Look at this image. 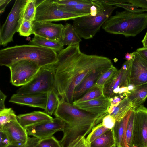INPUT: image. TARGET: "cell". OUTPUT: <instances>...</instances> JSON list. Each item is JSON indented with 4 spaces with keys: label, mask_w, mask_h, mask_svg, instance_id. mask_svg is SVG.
<instances>
[{
    "label": "cell",
    "mask_w": 147,
    "mask_h": 147,
    "mask_svg": "<svg viewBox=\"0 0 147 147\" xmlns=\"http://www.w3.org/2000/svg\"><path fill=\"white\" fill-rule=\"evenodd\" d=\"M57 58V61L51 64L55 88L60 100L72 104L75 89L86 77L95 70L113 65L107 57L82 52L79 44L63 49L59 52Z\"/></svg>",
    "instance_id": "1"
},
{
    "label": "cell",
    "mask_w": 147,
    "mask_h": 147,
    "mask_svg": "<svg viewBox=\"0 0 147 147\" xmlns=\"http://www.w3.org/2000/svg\"><path fill=\"white\" fill-rule=\"evenodd\" d=\"M54 114L65 123L63 136L60 141L62 147H69L79 136L85 137L105 116L82 110L62 100Z\"/></svg>",
    "instance_id": "2"
},
{
    "label": "cell",
    "mask_w": 147,
    "mask_h": 147,
    "mask_svg": "<svg viewBox=\"0 0 147 147\" xmlns=\"http://www.w3.org/2000/svg\"><path fill=\"white\" fill-rule=\"evenodd\" d=\"M57 54L55 51L47 48L30 45H16L0 50V65L8 67L25 59L35 61L41 67L56 63Z\"/></svg>",
    "instance_id": "3"
},
{
    "label": "cell",
    "mask_w": 147,
    "mask_h": 147,
    "mask_svg": "<svg viewBox=\"0 0 147 147\" xmlns=\"http://www.w3.org/2000/svg\"><path fill=\"white\" fill-rule=\"evenodd\" d=\"M106 32L135 37L147 28V13H136L125 10L116 12L102 26Z\"/></svg>",
    "instance_id": "4"
},
{
    "label": "cell",
    "mask_w": 147,
    "mask_h": 147,
    "mask_svg": "<svg viewBox=\"0 0 147 147\" xmlns=\"http://www.w3.org/2000/svg\"><path fill=\"white\" fill-rule=\"evenodd\" d=\"M98 8L96 16H84L73 20V26L80 38H92L100 30L105 22L111 16L117 7L108 4L103 0H95Z\"/></svg>",
    "instance_id": "5"
},
{
    "label": "cell",
    "mask_w": 147,
    "mask_h": 147,
    "mask_svg": "<svg viewBox=\"0 0 147 147\" xmlns=\"http://www.w3.org/2000/svg\"><path fill=\"white\" fill-rule=\"evenodd\" d=\"M55 88V73L51 64L40 68L33 78L21 86L16 94H19L47 93Z\"/></svg>",
    "instance_id": "6"
},
{
    "label": "cell",
    "mask_w": 147,
    "mask_h": 147,
    "mask_svg": "<svg viewBox=\"0 0 147 147\" xmlns=\"http://www.w3.org/2000/svg\"><path fill=\"white\" fill-rule=\"evenodd\" d=\"M28 0H16L0 29V43L3 46L13 41L15 33L18 32L23 20L24 9Z\"/></svg>",
    "instance_id": "7"
},
{
    "label": "cell",
    "mask_w": 147,
    "mask_h": 147,
    "mask_svg": "<svg viewBox=\"0 0 147 147\" xmlns=\"http://www.w3.org/2000/svg\"><path fill=\"white\" fill-rule=\"evenodd\" d=\"M36 12L35 21L52 22L69 20L84 16L60 9L54 0H35Z\"/></svg>",
    "instance_id": "8"
},
{
    "label": "cell",
    "mask_w": 147,
    "mask_h": 147,
    "mask_svg": "<svg viewBox=\"0 0 147 147\" xmlns=\"http://www.w3.org/2000/svg\"><path fill=\"white\" fill-rule=\"evenodd\" d=\"M10 71V82L16 86H22L29 82L41 67L35 61L21 60L8 67Z\"/></svg>",
    "instance_id": "9"
},
{
    "label": "cell",
    "mask_w": 147,
    "mask_h": 147,
    "mask_svg": "<svg viewBox=\"0 0 147 147\" xmlns=\"http://www.w3.org/2000/svg\"><path fill=\"white\" fill-rule=\"evenodd\" d=\"M147 147V108L143 105L136 109L132 146Z\"/></svg>",
    "instance_id": "10"
},
{
    "label": "cell",
    "mask_w": 147,
    "mask_h": 147,
    "mask_svg": "<svg viewBox=\"0 0 147 147\" xmlns=\"http://www.w3.org/2000/svg\"><path fill=\"white\" fill-rule=\"evenodd\" d=\"M132 60L126 61L123 64L121 68L115 73L103 88L105 97L109 98L115 96L113 91L118 88L128 87Z\"/></svg>",
    "instance_id": "11"
},
{
    "label": "cell",
    "mask_w": 147,
    "mask_h": 147,
    "mask_svg": "<svg viewBox=\"0 0 147 147\" xmlns=\"http://www.w3.org/2000/svg\"><path fill=\"white\" fill-rule=\"evenodd\" d=\"M65 123L58 118H53L51 121L45 122L28 127V135L32 136L40 140L53 136L57 132L63 131Z\"/></svg>",
    "instance_id": "12"
},
{
    "label": "cell",
    "mask_w": 147,
    "mask_h": 147,
    "mask_svg": "<svg viewBox=\"0 0 147 147\" xmlns=\"http://www.w3.org/2000/svg\"><path fill=\"white\" fill-rule=\"evenodd\" d=\"M134 53L129 85L136 86L147 84V60L136 51Z\"/></svg>",
    "instance_id": "13"
},
{
    "label": "cell",
    "mask_w": 147,
    "mask_h": 147,
    "mask_svg": "<svg viewBox=\"0 0 147 147\" xmlns=\"http://www.w3.org/2000/svg\"><path fill=\"white\" fill-rule=\"evenodd\" d=\"M64 25L51 22H33L32 34L45 38L60 41Z\"/></svg>",
    "instance_id": "14"
},
{
    "label": "cell",
    "mask_w": 147,
    "mask_h": 147,
    "mask_svg": "<svg viewBox=\"0 0 147 147\" xmlns=\"http://www.w3.org/2000/svg\"><path fill=\"white\" fill-rule=\"evenodd\" d=\"M1 129H3L7 135L10 145L21 146L27 143L29 136L27 130L17 120L7 123Z\"/></svg>",
    "instance_id": "15"
},
{
    "label": "cell",
    "mask_w": 147,
    "mask_h": 147,
    "mask_svg": "<svg viewBox=\"0 0 147 147\" xmlns=\"http://www.w3.org/2000/svg\"><path fill=\"white\" fill-rule=\"evenodd\" d=\"M72 104L82 110L102 116H105L108 114V110L111 105L109 98L105 96Z\"/></svg>",
    "instance_id": "16"
},
{
    "label": "cell",
    "mask_w": 147,
    "mask_h": 147,
    "mask_svg": "<svg viewBox=\"0 0 147 147\" xmlns=\"http://www.w3.org/2000/svg\"><path fill=\"white\" fill-rule=\"evenodd\" d=\"M47 93L27 94H14L12 96L9 101L45 110L46 105Z\"/></svg>",
    "instance_id": "17"
},
{
    "label": "cell",
    "mask_w": 147,
    "mask_h": 147,
    "mask_svg": "<svg viewBox=\"0 0 147 147\" xmlns=\"http://www.w3.org/2000/svg\"><path fill=\"white\" fill-rule=\"evenodd\" d=\"M53 118L44 112L34 111L17 116L20 124L25 129L28 127L53 120Z\"/></svg>",
    "instance_id": "18"
},
{
    "label": "cell",
    "mask_w": 147,
    "mask_h": 147,
    "mask_svg": "<svg viewBox=\"0 0 147 147\" xmlns=\"http://www.w3.org/2000/svg\"><path fill=\"white\" fill-rule=\"evenodd\" d=\"M109 68H103L96 70L86 77L75 90L74 101L80 98L93 86L102 74Z\"/></svg>",
    "instance_id": "19"
},
{
    "label": "cell",
    "mask_w": 147,
    "mask_h": 147,
    "mask_svg": "<svg viewBox=\"0 0 147 147\" xmlns=\"http://www.w3.org/2000/svg\"><path fill=\"white\" fill-rule=\"evenodd\" d=\"M127 96L132 108L136 109L143 103L147 98V83L135 86Z\"/></svg>",
    "instance_id": "20"
},
{
    "label": "cell",
    "mask_w": 147,
    "mask_h": 147,
    "mask_svg": "<svg viewBox=\"0 0 147 147\" xmlns=\"http://www.w3.org/2000/svg\"><path fill=\"white\" fill-rule=\"evenodd\" d=\"M81 40L73 25L69 23H66L64 26L60 42L63 45L69 46L79 44Z\"/></svg>",
    "instance_id": "21"
},
{
    "label": "cell",
    "mask_w": 147,
    "mask_h": 147,
    "mask_svg": "<svg viewBox=\"0 0 147 147\" xmlns=\"http://www.w3.org/2000/svg\"><path fill=\"white\" fill-rule=\"evenodd\" d=\"M134 109L131 108L121 119L116 121L113 128L117 147H122L126 126Z\"/></svg>",
    "instance_id": "22"
},
{
    "label": "cell",
    "mask_w": 147,
    "mask_h": 147,
    "mask_svg": "<svg viewBox=\"0 0 147 147\" xmlns=\"http://www.w3.org/2000/svg\"><path fill=\"white\" fill-rule=\"evenodd\" d=\"M29 45L47 48L59 52L63 49L64 45L59 41L54 40L37 35L29 43Z\"/></svg>",
    "instance_id": "23"
},
{
    "label": "cell",
    "mask_w": 147,
    "mask_h": 147,
    "mask_svg": "<svg viewBox=\"0 0 147 147\" xmlns=\"http://www.w3.org/2000/svg\"><path fill=\"white\" fill-rule=\"evenodd\" d=\"M89 147H115L116 142L113 129H109L89 145Z\"/></svg>",
    "instance_id": "24"
},
{
    "label": "cell",
    "mask_w": 147,
    "mask_h": 147,
    "mask_svg": "<svg viewBox=\"0 0 147 147\" xmlns=\"http://www.w3.org/2000/svg\"><path fill=\"white\" fill-rule=\"evenodd\" d=\"M93 4L92 0H86L85 2L72 6L58 5L59 8L62 10L85 16L90 14V7Z\"/></svg>",
    "instance_id": "25"
},
{
    "label": "cell",
    "mask_w": 147,
    "mask_h": 147,
    "mask_svg": "<svg viewBox=\"0 0 147 147\" xmlns=\"http://www.w3.org/2000/svg\"><path fill=\"white\" fill-rule=\"evenodd\" d=\"M59 96L55 88L48 92L46 105L44 112L50 116L54 113L60 100Z\"/></svg>",
    "instance_id": "26"
},
{
    "label": "cell",
    "mask_w": 147,
    "mask_h": 147,
    "mask_svg": "<svg viewBox=\"0 0 147 147\" xmlns=\"http://www.w3.org/2000/svg\"><path fill=\"white\" fill-rule=\"evenodd\" d=\"M132 108L131 103L127 96L124 98L117 106L112 113L110 115L113 116L116 121L121 119Z\"/></svg>",
    "instance_id": "27"
},
{
    "label": "cell",
    "mask_w": 147,
    "mask_h": 147,
    "mask_svg": "<svg viewBox=\"0 0 147 147\" xmlns=\"http://www.w3.org/2000/svg\"><path fill=\"white\" fill-rule=\"evenodd\" d=\"M103 96H105L103 93V88L93 86L82 96L74 101L72 103L86 102Z\"/></svg>",
    "instance_id": "28"
},
{
    "label": "cell",
    "mask_w": 147,
    "mask_h": 147,
    "mask_svg": "<svg viewBox=\"0 0 147 147\" xmlns=\"http://www.w3.org/2000/svg\"><path fill=\"white\" fill-rule=\"evenodd\" d=\"M105 3L117 7H121L127 11L136 13H142L145 11L142 9H138L136 6L127 3V0H103Z\"/></svg>",
    "instance_id": "29"
},
{
    "label": "cell",
    "mask_w": 147,
    "mask_h": 147,
    "mask_svg": "<svg viewBox=\"0 0 147 147\" xmlns=\"http://www.w3.org/2000/svg\"><path fill=\"white\" fill-rule=\"evenodd\" d=\"M17 120V116L11 108H5L0 111V129L7 123Z\"/></svg>",
    "instance_id": "30"
},
{
    "label": "cell",
    "mask_w": 147,
    "mask_h": 147,
    "mask_svg": "<svg viewBox=\"0 0 147 147\" xmlns=\"http://www.w3.org/2000/svg\"><path fill=\"white\" fill-rule=\"evenodd\" d=\"M108 129L102 125L101 122L100 123L92 128L86 138L87 143L89 145Z\"/></svg>",
    "instance_id": "31"
},
{
    "label": "cell",
    "mask_w": 147,
    "mask_h": 147,
    "mask_svg": "<svg viewBox=\"0 0 147 147\" xmlns=\"http://www.w3.org/2000/svg\"><path fill=\"white\" fill-rule=\"evenodd\" d=\"M36 12L35 0H28L24 10L23 20L34 21Z\"/></svg>",
    "instance_id": "32"
},
{
    "label": "cell",
    "mask_w": 147,
    "mask_h": 147,
    "mask_svg": "<svg viewBox=\"0 0 147 147\" xmlns=\"http://www.w3.org/2000/svg\"><path fill=\"white\" fill-rule=\"evenodd\" d=\"M117 70L113 65L102 74L94 86L103 88L105 84L111 79Z\"/></svg>",
    "instance_id": "33"
},
{
    "label": "cell",
    "mask_w": 147,
    "mask_h": 147,
    "mask_svg": "<svg viewBox=\"0 0 147 147\" xmlns=\"http://www.w3.org/2000/svg\"><path fill=\"white\" fill-rule=\"evenodd\" d=\"M134 109L127 123L124 137L128 146H132V135L134 119Z\"/></svg>",
    "instance_id": "34"
},
{
    "label": "cell",
    "mask_w": 147,
    "mask_h": 147,
    "mask_svg": "<svg viewBox=\"0 0 147 147\" xmlns=\"http://www.w3.org/2000/svg\"><path fill=\"white\" fill-rule=\"evenodd\" d=\"M33 22L31 21L23 20L18 32L19 34L28 37L32 34Z\"/></svg>",
    "instance_id": "35"
},
{
    "label": "cell",
    "mask_w": 147,
    "mask_h": 147,
    "mask_svg": "<svg viewBox=\"0 0 147 147\" xmlns=\"http://www.w3.org/2000/svg\"><path fill=\"white\" fill-rule=\"evenodd\" d=\"M38 147H62L60 141L53 136L40 140Z\"/></svg>",
    "instance_id": "36"
},
{
    "label": "cell",
    "mask_w": 147,
    "mask_h": 147,
    "mask_svg": "<svg viewBox=\"0 0 147 147\" xmlns=\"http://www.w3.org/2000/svg\"><path fill=\"white\" fill-rule=\"evenodd\" d=\"M116 122V119L112 116L108 114L102 119V125L108 129H113Z\"/></svg>",
    "instance_id": "37"
},
{
    "label": "cell",
    "mask_w": 147,
    "mask_h": 147,
    "mask_svg": "<svg viewBox=\"0 0 147 147\" xmlns=\"http://www.w3.org/2000/svg\"><path fill=\"white\" fill-rule=\"evenodd\" d=\"M69 147H89V146L85 137L79 136L74 141Z\"/></svg>",
    "instance_id": "38"
},
{
    "label": "cell",
    "mask_w": 147,
    "mask_h": 147,
    "mask_svg": "<svg viewBox=\"0 0 147 147\" xmlns=\"http://www.w3.org/2000/svg\"><path fill=\"white\" fill-rule=\"evenodd\" d=\"M86 0H54L58 5L72 6L85 2Z\"/></svg>",
    "instance_id": "39"
},
{
    "label": "cell",
    "mask_w": 147,
    "mask_h": 147,
    "mask_svg": "<svg viewBox=\"0 0 147 147\" xmlns=\"http://www.w3.org/2000/svg\"><path fill=\"white\" fill-rule=\"evenodd\" d=\"M10 145L7 135L3 129H0V147H8Z\"/></svg>",
    "instance_id": "40"
},
{
    "label": "cell",
    "mask_w": 147,
    "mask_h": 147,
    "mask_svg": "<svg viewBox=\"0 0 147 147\" xmlns=\"http://www.w3.org/2000/svg\"><path fill=\"white\" fill-rule=\"evenodd\" d=\"M127 3H131L138 7H140L144 11H147V0H129Z\"/></svg>",
    "instance_id": "41"
},
{
    "label": "cell",
    "mask_w": 147,
    "mask_h": 147,
    "mask_svg": "<svg viewBox=\"0 0 147 147\" xmlns=\"http://www.w3.org/2000/svg\"><path fill=\"white\" fill-rule=\"evenodd\" d=\"M125 97L124 95L121 94L116 95L109 98L111 104L110 106H117Z\"/></svg>",
    "instance_id": "42"
},
{
    "label": "cell",
    "mask_w": 147,
    "mask_h": 147,
    "mask_svg": "<svg viewBox=\"0 0 147 147\" xmlns=\"http://www.w3.org/2000/svg\"><path fill=\"white\" fill-rule=\"evenodd\" d=\"M40 140V139L34 137L28 136L26 147H38Z\"/></svg>",
    "instance_id": "43"
},
{
    "label": "cell",
    "mask_w": 147,
    "mask_h": 147,
    "mask_svg": "<svg viewBox=\"0 0 147 147\" xmlns=\"http://www.w3.org/2000/svg\"><path fill=\"white\" fill-rule=\"evenodd\" d=\"M7 97L1 90L0 91V111L5 108V100Z\"/></svg>",
    "instance_id": "44"
},
{
    "label": "cell",
    "mask_w": 147,
    "mask_h": 147,
    "mask_svg": "<svg viewBox=\"0 0 147 147\" xmlns=\"http://www.w3.org/2000/svg\"><path fill=\"white\" fill-rule=\"evenodd\" d=\"M11 0H0V13L3 12L5 8Z\"/></svg>",
    "instance_id": "45"
},
{
    "label": "cell",
    "mask_w": 147,
    "mask_h": 147,
    "mask_svg": "<svg viewBox=\"0 0 147 147\" xmlns=\"http://www.w3.org/2000/svg\"><path fill=\"white\" fill-rule=\"evenodd\" d=\"M136 51L144 59L147 60V47L138 48Z\"/></svg>",
    "instance_id": "46"
},
{
    "label": "cell",
    "mask_w": 147,
    "mask_h": 147,
    "mask_svg": "<svg viewBox=\"0 0 147 147\" xmlns=\"http://www.w3.org/2000/svg\"><path fill=\"white\" fill-rule=\"evenodd\" d=\"M134 57V52L132 53H127L125 55V58L127 61H129L133 59Z\"/></svg>",
    "instance_id": "47"
},
{
    "label": "cell",
    "mask_w": 147,
    "mask_h": 147,
    "mask_svg": "<svg viewBox=\"0 0 147 147\" xmlns=\"http://www.w3.org/2000/svg\"><path fill=\"white\" fill-rule=\"evenodd\" d=\"M141 42L143 47H147V31Z\"/></svg>",
    "instance_id": "48"
},
{
    "label": "cell",
    "mask_w": 147,
    "mask_h": 147,
    "mask_svg": "<svg viewBox=\"0 0 147 147\" xmlns=\"http://www.w3.org/2000/svg\"><path fill=\"white\" fill-rule=\"evenodd\" d=\"M122 147H138L136 146H130L127 144L126 142V140L125 138H124L123 139L122 144Z\"/></svg>",
    "instance_id": "49"
},
{
    "label": "cell",
    "mask_w": 147,
    "mask_h": 147,
    "mask_svg": "<svg viewBox=\"0 0 147 147\" xmlns=\"http://www.w3.org/2000/svg\"><path fill=\"white\" fill-rule=\"evenodd\" d=\"M26 143L21 146L10 145L8 147H26Z\"/></svg>",
    "instance_id": "50"
},
{
    "label": "cell",
    "mask_w": 147,
    "mask_h": 147,
    "mask_svg": "<svg viewBox=\"0 0 147 147\" xmlns=\"http://www.w3.org/2000/svg\"></svg>",
    "instance_id": "51"
}]
</instances>
